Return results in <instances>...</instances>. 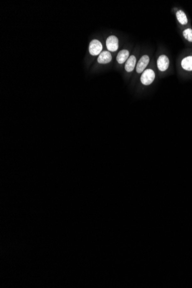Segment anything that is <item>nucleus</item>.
Listing matches in <instances>:
<instances>
[{"mask_svg": "<svg viewBox=\"0 0 192 288\" xmlns=\"http://www.w3.org/2000/svg\"><path fill=\"white\" fill-rule=\"evenodd\" d=\"M155 74L151 69H147L144 71L141 77V82L144 86H149L154 82Z\"/></svg>", "mask_w": 192, "mask_h": 288, "instance_id": "nucleus-1", "label": "nucleus"}, {"mask_svg": "<svg viewBox=\"0 0 192 288\" xmlns=\"http://www.w3.org/2000/svg\"><path fill=\"white\" fill-rule=\"evenodd\" d=\"M102 50H103V45L98 40L94 39L90 43L89 50L90 54L91 55H93V56L99 55L100 54V52L102 51Z\"/></svg>", "mask_w": 192, "mask_h": 288, "instance_id": "nucleus-2", "label": "nucleus"}, {"mask_svg": "<svg viewBox=\"0 0 192 288\" xmlns=\"http://www.w3.org/2000/svg\"><path fill=\"white\" fill-rule=\"evenodd\" d=\"M106 45L109 51H116L119 48V40L116 36L112 35L106 39Z\"/></svg>", "mask_w": 192, "mask_h": 288, "instance_id": "nucleus-3", "label": "nucleus"}, {"mask_svg": "<svg viewBox=\"0 0 192 288\" xmlns=\"http://www.w3.org/2000/svg\"><path fill=\"white\" fill-rule=\"evenodd\" d=\"M169 63V59L166 55H161L157 60L158 68L161 72H165L168 69Z\"/></svg>", "mask_w": 192, "mask_h": 288, "instance_id": "nucleus-4", "label": "nucleus"}, {"mask_svg": "<svg viewBox=\"0 0 192 288\" xmlns=\"http://www.w3.org/2000/svg\"><path fill=\"white\" fill-rule=\"evenodd\" d=\"M150 61V58L147 55H143L139 61L136 66V72L137 73H141L146 68Z\"/></svg>", "mask_w": 192, "mask_h": 288, "instance_id": "nucleus-5", "label": "nucleus"}, {"mask_svg": "<svg viewBox=\"0 0 192 288\" xmlns=\"http://www.w3.org/2000/svg\"><path fill=\"white\" fill-rule=\"evenodd\" d=\"M112 55L109 51H104L100 53L99 56L97 59V61L99 63L106 64L109 63L112 60Z\"/></svg>", "mask_w": 192, "mask_h": 288, "instance_id": "nucleus-6", "label": "nucleus"}, {"mask_svg": "<svg viewBox=\"0 0 192 288\" xmlns=\"http://www.w3.org/2000/svg\"><path fill=\"white\" fill-rule=\"evenodd\" d=\"M136 62V59L135 56L132 55L127 59L125 65V69L127 72H131L134 70Z\"/></svg>", "mask_w": 192, "mask_h": 288, "instance_id": "nucleus-7", "label": "nucleus"}, {"mask_svg": "<svg viewBox=\"0 0 192 288\" xmlns=\"http://www.w3.org/2000/svg\"><path fill=\"white\" fill-rule=\"evenodd\" d=\"M129 55L130 53L128 50H123L118 53L116 57L117 61L120 64H123L129 58Z\"/></svg>", "mask_w": 192, "mask_h": 288, "instance_id": "nucleus-8", "label": "nucleus"}, {"mask_svg": "<svg viewBox=\"0 0 192 288\" xmlns=\"http://www.w3.org/2000/svg\"><path fill=\"white\" fill-rule=\"evenodd\" d=\"M181 66L186 71H192V56H189L183 59Z\"/></svg>", "mask_w": 192, "mask_h": 288, "instance_id": "nucleus-9", "label": "nucleus"}, {"mask_svg": "<svg viewBox=\"0 0 192 288\" xmlns=\"http://www.w3.org/2000/svg\"><path fill=\"white\" fill-rule=\"evenodd\" d=\"M176 17L179 23L182 25H186L188 23V18L185 12L182 10H178L176 13Z\"/></svg>", "mask_w": 192, "mask_h": 288, "instance_id": "nucleus-10", "label": "nucleus"}, {"mask_svg": "<svg viewBox=\"0 0 192 288\" xmlns=\"http://www.w3.org/2000/svg\"><path fill=\"white\" fill-rule=\"evenodd\" d=\"M183 36L186 40L190 42H192V29L190 28H187L183 31Z\"/></svg>", "mask_w": 192, "mask_h": 288, "instance_id": "nucleus-11", "label": "nucleus"}]
</instances>
